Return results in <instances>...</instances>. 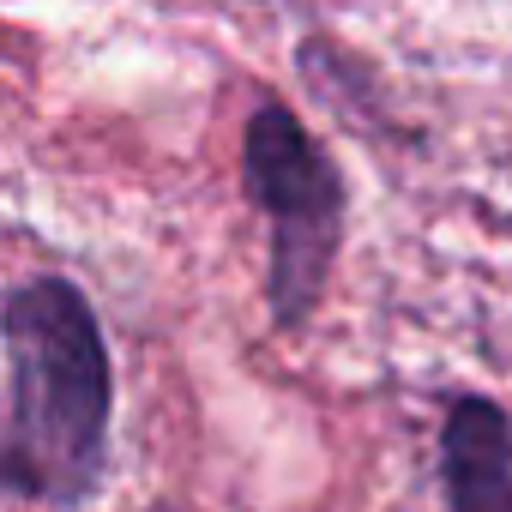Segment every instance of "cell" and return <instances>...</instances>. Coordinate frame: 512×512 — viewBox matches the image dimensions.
Listing matches in <instances>:
<instances>
[{"label":"cell","mask_w":512,"mask_h":512,"mask_svg":"<svg viewBox=\"0 0 512 512\" xmlns=\"http://www.w3.org/2000/svg\"><path fill=\"white\" fill-rule=\"evenodd\" d=\"M13 410L0 434V488L73 512L109 464V344L91 302L67 278H37L7 302Z\"/></svg>","instance_id":"6da1fadb"},{"label":"cell","mask_w":512,"mask_h":512,"mask_svg":"<svg viewBox=\"0 0 512 512\" xmlns=\"http://www.w3.org/2000/svg\"><path fill=\"white\" fill-rule=\"evenodd\" d=\"M247 193L272 223V266H266V296H272V320L284 332H296L320 290L326 272L338 260L344 241V181L332 169V157L314 145V133L284 109V103H260L247 121Z\"/></svg>","instance_id":"7a4b0ae2"},{"label":"cell","mask_w":512,"mask_h":512,"mask_svg":"<svg viewBox=\"0 0 512 512\" xmlns=\"http://www.w3.org/2000/svg\"><path fill=\"white\" fill-rule=\"evenodd\" d=\"M145 512H187V506H169V500H157V506H145Z\"/></svg>","instance_id":"277c9868"},{"label":"cell","mask_w":512,"mask_h":512,"mask_svg":"<svg viewBox=\"0 0 512 512\" xmlns=\"http://www.w3.org/2000/svg\"><path fill=\"white\" fill-rule=\"evenodd\" d=\"M446 512H512V422L488 398H458L440 428Z\"/></svg>","instance_id":"3957f363"}]
</instances>
